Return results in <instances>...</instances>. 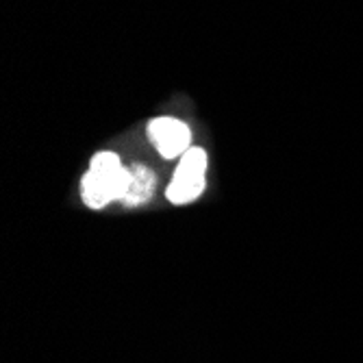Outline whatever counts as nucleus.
<instances>
[{"label":"nucleus","instance_id":"obj_1","mask_svg":"<svg viewBox=\"0 0 363 363\" xmlns=\"http://www.w3.org/2000/svg\"><path fill=\"white\" fill-rule=\"evenodd\" d=\"M148 138L163 159L183 157L191 148L189 126L174 118H157L148 124Z\"/></svg>","mask_w":363,"mask_h":363},{"label":"nucleus","instance_id":"obj_2","mask_svg":"<svg viewBox=\"0 0 363 363\" xmlns=\"http://www.w3.org/2000/svg\"><path fill=\"white\" fill-rule=\"evenodd\" d=\"M81 194H83L85 205L91 209L107 207L111 201H116V191L111 187V181L103 174L91 172V170L81 181Z\"/></svg>","mask_w":363,"mask_h":363},{"label":"nucleus","instance_id":"obj_3","mask_svg":"<svg viewBox=\"0 0 363 363\" xmlns=\"http://www.w3.org/2000/svg\"><path fill=\"white\" fill-rule=\"evenodd\" d=\"M155 185H157V174L148 166H144V163H135V166L130 168V185L124 196V203L126 205L146 203L155 194Z\"/></svg>","mask_w":363,"mask_h":363},{"label":"nucleus","instance_id":"obj_4","mask_svg":"<svg viewBox=\"0 0 363 363\" xmlns=\"http://www.w3.org/2000/svg\"><path fill=\"white\" fill-rule=\"evenodd\" d=\"M205 177H179L174 174L170 187H168V201L174 203V205H185V203H191L196 201L198 196L205 191Z\"/></svg>","mask_w":363,"mask_h":363},{"label":"nucleus","instance_id":"obj_5","mask_svg":"<svg viewBox=\"0 0 363 363\" xmlns=\"http://www.w3.org/2000/svg\"><path fill=\"white\" fill-rule=\"evenodd\" d=\"M179 177H205L207 174V152L198 146H191L183 157L177 172Z\"/></svg>","mask_w":363,"mask_h":363},{"label":"nucleus","instance_id":"obj_6","mask_svg":"<svg viewBox=\"0 0 363 363\" xmlns=\"http://www.w3.org/2000/svg\"><path fill=\"white\" fill-rule=\"evenodd\" d=\"M122 168V161L116 152H96L91 163H89V170L91 172H98V174H113Z\"/></svg>","mask_w":363,"mask_h":363}]
</instances>
